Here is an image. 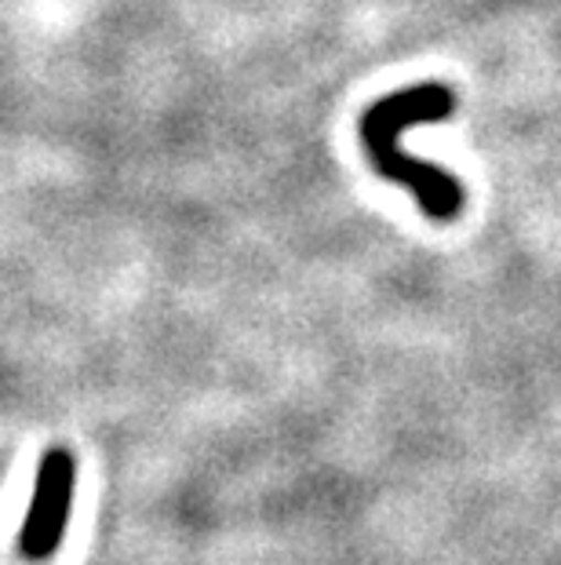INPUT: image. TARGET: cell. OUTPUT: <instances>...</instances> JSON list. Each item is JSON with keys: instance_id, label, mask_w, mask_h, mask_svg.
Here are the masks:
<instances>
[{"instance_id": "obj_1", "label": "cell", "mask_w": 561, "mask_h": 565, "mask_svg": "<svg viewBox=\"0 0 561 565\" xmlns=\"http://www.w3.org/2000/svg\"><path fill=\"white\" fill-rule=\"evenodd\" d=\"M452 114H456V92L441 81H427V84H416V88L393 92L387 99L373 103L362 121V139L368 147V158L376 164V172L390 179V183H401L404 190H412L420 209L438 223L456 220L463 212L460 179L431 161H420V158H412V153H404L398 139L404 128L445 121Z\"/></svg>"}, {"instance_id": "obj_2", "label": "cell", "mask_w": 561, "mask_h": 565, "mask_svg": "<svg viewBox=\"0 0 561 565\" xmlns=\"http://www.w3.org/2000/svg\"><path fill=\"white\" fill-rule=\"evenodd\" d=\"M74 489H77L74 452L66 449L44 452L30 511L19 529V555L26 562H47L58 551V544H63L69 511H74Z\"/></svg>"}]
</instances>
